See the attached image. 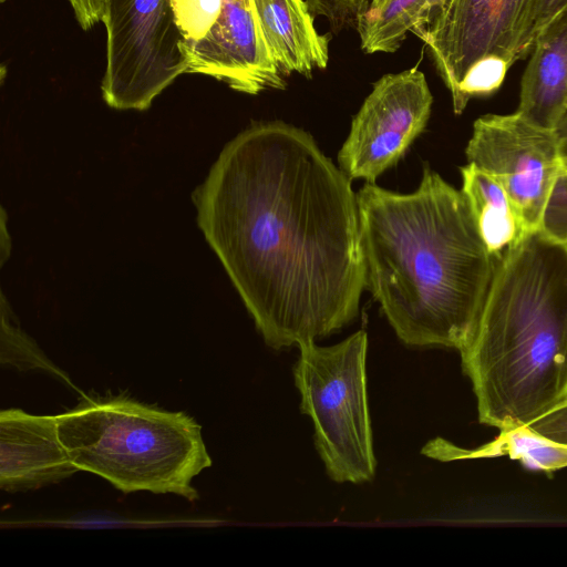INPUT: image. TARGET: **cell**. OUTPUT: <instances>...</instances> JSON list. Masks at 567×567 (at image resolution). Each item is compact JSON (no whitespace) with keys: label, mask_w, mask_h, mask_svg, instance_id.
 <instances>
[{"label":"cell","mask_w":567,"mask_h":567,"mask_svg":"<svg viewBox=\"0 0 567 567\" xmlns=\"http://www.w3.org/2000/svg\"><path fill=\"white\" fill-rule=\"evenodd\" d=\"M206 241L274 348L352 321L365 289L357 194L306 131L257 122L194 190Z\"/></svg>","instance_id":"6da1fadb"},{"label":"cell","mask_w":567,"mask_h":567,"mask_svg":"<svg viewBox=\"0 0 567 567\" xmlns=\"http://www.w3.org/2000/svg\"><path fill=\"white\" fill-rule=\"evenodd\" d=\"M357 199L365 289L398 338L461 351L501 261L486 248L462 190L425 164L414 192L365 183Z\"/></svg>","instance_id":"7a4b0ae2"},{"label":"cell","mask_w":567,"mask_h":567,"mask_svg":"<svg viewBox=\"0 0 567 567\" xmlns=\"http://www.w3.org/2000/svg\"><path fill=\"white\" fill-rule=\"evenodd\" d=\"M478 421L522 426L567 396V244L527 233L501 259L458 351Z\"/></svg>","instance_id":"3957f363"},{"label":"cell","mask_w":567,"mask_h":567,"mask_svg":"<svg viewBox=\"0 0 567 567\" xmlns=\"http://www.w3.org/2000/svg\"><path fill=\"white\" fill-rule=\"evenodd\" d=\"M56 419L60 440L79 471L123 493L198 499L192 482L212 458L202 426L187 413L120 395L84 399Z\"/></svg>","instance_id":"277c9868"},{"label":"cell","mask_w":567,"mask_h":567,"mask_svg":"<svg viewBox=\"0 0 567 567\" xmlns=\"http://www.w3.org/2000/svg\"><path fill=\"white\" fill-rule=\"evenodd\" d=\"M367 349L364 330L330 347L302 343L293 369L300 410L312 420L316 449L328 475L338 483H363L375 474Z\"/></svg>","instance_id":"5b68a950"},{"label":"cell","mask_w":567,"mask_h":567,"mask_svg":"<svg viewBox=\"0 0 567 567\" xmlns=\"http://www.w3.org/2000/svg\"><path fill=\"white\" fill-rule=\"evenodd\" d=\"M172 0H104V102L115 110H147L186 73Z\"/></svg>","instance_id":"8992f818"},{"label":"cell","mask_w":567,"mask_h":567,"mask_svg":"<svg viewBox=\"0 0 567 567\" xmlns=\"http://www.w3.org/2000/svg\"><path fill=\"white\" fill-rule=\"evenodd\" d=\"M186 73L202 74L234 91L256 95L284 90L252 0H172Z\"/></svg>","instance_id":"52a82bcc"},{"label":"cell","mask_w":567,"mask_h":567,"mask_svg":"<svg viewBox=\"0 0 567 567\" xmlns=\"http://www.w3.org/2000/svg\"><path fill=\"white\" fill-rule=\"evenodd\" d=\"M432 104L426 78L417 68L381 76L352 118L338 152L339 167L351 181L375 184L424 131Z\"/></svg>","instance_id":"ba28073f"},{"label":"cell","mask_w":567,"mask_h":567,"mask_svg":"<svg viewBox=\"0 0 567 567\" xmlns=\"http://www.w3.org/2000/svg\"><path fill=\"white\" fill-rule=\"evenodd\" d=\"M465 154L468 163L503 185L526 233L538 230L561 167L555 130L537 126L517 112L484 115L474 122Z\"/></svg>","instance_id":"9c48e42d"},{"label":"cell","mask_w":567,"mask_h":567,"mask_svg":"<svg viewBox=\"0 0 567 567\" xmlns=\"http://www.w3.org/2000/svg\"><path fill=\"white\" fill-rule=\"evenodd\" d=\"M533 0H450L417 35L453 97L470 68L486 56L511 64L532 45L528 20Z\"/></svg>","instance_id":"30bf717a"},{"label":"cell","mask_w":567,"mask_h":567,"mask_svg":"<svg viewBox=\"0 0 567 567\" xmlns=\"http://www.w3.org/2000/svg\"><path fill=\"white\" fill-rule=\"evenodd\" d=\"M79 470L63 446L56 415L0 412V487L16 493L59 483Z\"/></svg>","instance_id":"8fae6325"},{"label":"cell","mask_w":567,"mask_h":567,"mask_svg":"<svg viewBox=\"0 0 567 567\" xmlns=\"http://www.w3.org/2000/svg\"><path fill=\"white\" fill-rule=\"evenodd\" d=\"M423 454L441 460L507 456L530 471L553 473L567 467V396L528 423L499 432L492 442L463 450L437 439Z\"/></svg>","instance_id":"7c38bea8"},{"label":"cell","mask_w":567,"mask_h":567,"mask_svg":"<svg viewBox=\"0 0 567 567\" xmlns=\"http://www.w3.org/2000/svg\"><path fill=\"white\" fill-rule=\"evenodd\" d=\"M268 50L286 78L298 73L311 78L329 61V38L315 24L306 0H252Z\"/></svg>","instance_id":"4fadbf2b"},{"label":"cell","mask_w":567,"mask_h":567,"mask_svg":"<svg viewBox=\"0 0 567 567\" xmlns=\"http://www.w3.org/2000/svg\"><path fill=\"white\" fill-rule=\"evenodd\" d=\"M533 47L516 112L537 126L555 130L567 113V11L536 35Z\"/></svg>","instance_id":"5bb4252c"},{"label":"cell","mask_w":567,"mask_h":567,"mask_svg":"<svg viewBox=\"0 0 567 567\" xmlns=\"http://www.w3.org/2000/svg\"><path fill=\"white\" fill-rule=\"evenodd\" d=\"M462 193L488 251L498 259L527 233L503 185L473 163L461 167Z\"/></svg>","instance_id":"9a60e30c"},{"label":"cell","mask_w":567,"mask_h":567,"mask_svg":"<svg viewBox=\"0 0 567 567\" xmlns=\"http://www.w3.org/2000/svg\"><path fill=\"white\" fill-rule=\"evenodd\" d=\"M450 0H369L358 19L361 49L394 53L408 33L429 24Z\"/></svg>","instance_id":"2e32d148"},{"label":"cell","mask_w":567,"mask_h":567,"mask_svg":"<svg viewBox=\"0 0 567 567\" xmlns=\"http://www.w3.org/2000/svg\"><path fill=\"white\" fill-rule=\"evenodd\" d=\"M11 308L6 297L1 296V350L0 362L20 371L39 370L69 382L68 375L51 362L13 320Z\"/></svg>","instance_id":"e0dca14e"},{"label":"cell","mask_w":567,"mask_h":567,"mask_svg":"<svg viewBox=\"0 0 567 567\" xmlns=\"http://www.w3.org/2000/svg\"><path fill=\"white\" fill-rule=\"evenodd\" d=\"M511 65L499 56H486L473 64L452 97L454 113L462 114L472 97L489 95L499 89Z\"/></svg>","instance_id":"ac0fdd59"},{"label":"cell","mask_w":567,"mask_h":567,"mask_svg":"<svg viewBox=\"0 0 567 567\" xmlns=\"http://www.w3.org/2000/svg\"><path fill=\"white\" fill-rule=\"evenodd\" d=\"M539 230L567 244V169L560 167L547 197Z\"/></svg>","instance_id":"d6986e66"},{"label":"cell","mask_w":567,"mask_h":567,"mask_svg":"<svg viewBox=\"0 0 567 567\" xmlns=\"http://www.w3.org/2000/svg\"><path fill=\"white\" fill-rule=\"evenodd\" d=\"M565 11L567 0H533L528 20V41L532 47L536 35Z\"/></svg>","instance_id":"ffe728a7"},{"label":"cell","mask_w":567,"mask_h":567,"mask_svg":"<svg viewBox=\"0 0 567 567\" xmlns=\"http://www.w3.org/2000/svg\"><path fill=\"white\" fill-rule=\"evenodd\" d=\"M82 30L89 31L102 22L104 0H68Z\"/></svg>","instance_id":"44dd1931"},{"label":"cell","mask_w":567,"mask_h":567,"mask_svg":"<svg viewBox=\"0 0 567 567\" xmlns=\"http://www.w3.org/2000/svg\"><path fill=\"white\" fill-rule=\"evenodd\" d=\"M558 138L561 167L567 169V113L555 128Z\"/></svg>","instance_id":"7402d4cb"},{"label":"cell","mask_w":567,"mask_h":567,"mask_svg":"<svg viewBox=\"0 0 567 567\" xmlns=\"http://www.w3.org/2000/svg\"><path fill=\"white\" fill-rule=\"evenodd\" d=\"M6 0H1V2H4Z\"/></svg>","instance_id":"603a6c76"}]
</instances>
